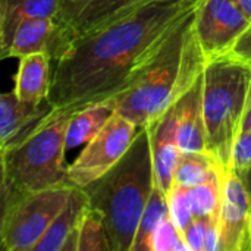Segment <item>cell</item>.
Masks as SVG:
<instances>
[{
	"label": "cell",
	"instance_id": "6da1fadb",
	"mask_svg": "<svg viewBox=\"0 0 251 251\" xmlns=\"http://www.w3.org/2000/svg\"><path fill=\"white\" fill-rule=\"evenodd\" d=\"M203 0H151L54 60L49 101L81 109L126 91Z\"/></svg>",
	"mask_w": 251,
	"mask_h": 251
},
{
	"label": "cell",
	"instance_id": "7a4b0ae2",
	"mask_svg": "<svg viewBox=\"0 0 251 251\" xmlns=\"http://www.w3.org/2000/svg\"><path fill=\"white\" fill-rule=\"evenodd\" d=\"M194 15L176 28L135 82L115 96L116 112L140 128L175 104L204 72L206 59L193 28Z\"/></svg>",
	"mask_w": 251,
	"mask_h": 251
},
{
	"label": "cell",
	"instance_id": "3957f363",
	"mask_svg": "<svg viewBox=\"0 0 251 251\" xmlns=\"http://www.w3.org/2000/svg\"><path fill=\"white\" fill-rule=\"evenodd\" d=\"M156 187L150 137L143 126L124 157L85 187L88 203L104 221L112 251H131L147 201Z\"/></svg>",
	"mask_w": 251,
	"mask_h": 251
},
{
	"label": "cell",
	"instance_id": "277c9868",
	"mask_svg": "<svg viewBox=\"0 0 251 251\" xmlns=\"http://www.w3.org/2000/svg\"><path fill=\"white\" fill-rule=\"evenodd\" d=\"M74 107H54L53 112L21 141L0 150L1 200L71 184L68 178L66 131Z\"/></svg>",
	"mask_w": 251,
	"mask_h": 251
},
{
	"label": "cell",
	"instance_id": "5b68a950",
	"mask_svg": "<svg viewBox=\"0 0 251 251\" xmlns=\"http://www.w3.org/2000/svg\"><path fill=\"white\" fill-rule=\"evenodd\" d=\"M251 99V68L231 57L207 62L203 72V115L207 153L226 175Z\"/></svg>",
	"mask_w": 251,
	"mask_h": 251
},
{
	"label": "cell",
	"instance_id": "8992f818",
	"mask_svg": "<svg viewBox=\"0 0 251 251\" xmlns=\"http://www.w3.org/2000/svg\"><path fill=\"white\" fill-rule=\"evenodd\" d=\"M72 188V184H65L4 201L0 225L1 247L7 251H34L53 219L65 207Z\"/></svg>",
	"mask_w": 251,
	"mask_h": 251
},
{
	"label": "cell",
	"instance_id": "52a82bcc",
	"mask_svg": "<svg viewBox=\"0 0 251 251\" xmlns=\"http://www.w3.org/2000/svg\"><path fill=\"white\" fill-rule=\"evenodd\" d=\"M140 129L132 121L115 112L101 131L84 146L79 156L68 165L69 182L85 188L100 179L124 157Z\"/></svg>",
	"mask_w": 251,
	"mask_h": 251
},
{
	"label": "cell",
	"instance_id": "ba28073f",
	"mask_svg": "<svg viewBox=\"0 0 251 251\" xmlns=\"http://www.w3.org/2000/svg\"><path fill=\"white\" fill-rule=\"evenodd\" d=\"M151 0H62L53 62L74 43L128 16Z\"/></svg>",
	"mask_w": 251,
	"mask_h": 251
},
{
	"label": "cell",
	"instance_id": "9c48e42d",
	"mask_svg": "<svg viewBox=\"0 0 251 251\" xmlns=\"http://www.w3.org/2000/svg\"><path fill=\"white\" fill-rule=\"evenodd\" d=\"M250 25V18L232 0H203L193 28L206 63L228 56Z\"/></svg>",
	"mask_w": 251,
	"mask_h": 251
},
{
	"label": "cell",
	"instance_id": "30bf717a",
	"mask_svg": "<svg viewBox=\"0 0 251 251\" xmlns=\"http://www.w3.org/2000/svg\"><path fill=\"white\" fill-rule=\"evenodd\" d=\"M219 229L221 251H251V200L235 169L225 175Z\"/></svg>",
	"mask_w": 251,
	"mask_h": 251
},
{
	"label": "cell",
	"instance_id": "8fae6325",
	"mask_svg": "<svg viewBox=\"0 0 251 251\" xmlns=\"http://www.w3.org/2000/svg\"><path fill=\"white\" fill-rule=\"evenodd\" d=\"M156 185L169 193L174 185V172L182 156L176 134V109L172 104L147 125Z\"/></svg>",
	"mask_w": 251,
	"mask_h": 251
},
{
	"label": "cell",
	"instance_id": "7c38bea8",
	"mask_svg": "<svg viewBox=\"0 0 251 251\" xmlns=\"http://www.w3.org/2000/svg\"><path fill=\"white\" fill-rule=\"evenodd\" d=\"M53 109L54 106L49 100L32 104L19 100L15 91L3 93L0 96V150L32 132Z\"/></svg>",
	"mask_w": 251,
	"mask_h": 251
},
{
	"label": "cell",
	"instance_id": "4fadbf2b",
	"mask_svg": "<svg viewBox=\"0 0 251 251\" xmlns=\"http://www.w3.org/2000/svg\"><path fill=\"white\" fill-rule=\"evenodd\" d=\"M178 146L182 153L207 151L203 115V74L175 103Z\"/></svg>",
	"mask_w": 251,
	"mask_h": 251
},
{
	"label": "cell",
	"instance_id": "5bb4252c",
	"mask_svg": "<svg viewBox=\"0 0 251 251\" xmlns=\"http://www.w3.org/2000/svg\"><path fill=\"white\" fill-rule=\"evenodd\" d=\"M51 62L49 53H32L19 59L13 88L19 100L32 104L49 100L53 79Z\"/></svg>",
	"mask_w": 251,
	"mask_h": 251
},
{
	"label": "cell",
	"instance_id": "9a60e30c",
	"mask_svg": "<svg viewBox=\"0 0 251 251\" xmlns=\"http://www.w3.org/2000/svg\"><path fill=\"white\" fill-rule=\"evenodd\" d=\"M62 0H0V57L10 47L18 28L38 18H57Z\"/></svg>",
	"mask_w": 251,
	"mask_h": 251
},
{
	"label": "cell",
	"instance_id": "2e32d148",
	"mask_svg": "<svg viewBox=\"0 0 251 251\" xmlns=\"http://www.w3.org/2000/svg\"><path fill=\"white\" fill-rule=\"evenodd\" d=\"M88 196L84 188L75 187L71 196L60 210V213L53 219L41 240L37 243L34 251H60L66 238L79 228L82 215L88 207Z\"/></svg>",
	"mask_w": 251,
	"mask_h": 251
},
{
	"label": "cell",
	"instance_id": "e0dca14e",
	"mask_svg": "<svg viewBox=\"0 0 251 251\" xmlns=\"http://www.w3.org/2000/svg\"><path fill=\"white\" fill-rule=\"evenodd\" d=\"M56 34H57L56 19L53 18L29 19L18 28L10 47L1 56V59L6 57L21 59L32 53H49L50 56H53Z\"/></svg>",
	"mask_w": 251,
	"mask_h": 251
},
{
	"label": "cell",
	"instance_id": "ac0fdd59",
	"mask_svg": "<svg viewBox=\"0 0 251 251\" xmlns=\"http://www.w3.org/2000/svg\"><path fill=\"white\" fill-rule=\"evenodd\" d=\"M116 112L115 97L91 103L78 109L68 125L66 149H76L90 143Z\"/></svg>",
	"mask_w": 251,
	"mask_h": 251
},
{
	"label": "cell",
	"instance_id": "d6986e66",
	"mask_svg": "<svg viewBox=\"0 0 251 251\" xmlns=\"http://www.w3.org/2000/svg\"><path fill=\"white\" fill-rule=\"evenodd\" d=\"M218 171H222L213 156L207 151L182 153L175 172L174 184L184 188H193L207 182ZM224 172V171H222Z\"/></svg>",
	"mask_w": 251,
	"mask_h": 251
},
{
	"label": "cell",
	"instance_id": "ffe728a7",
	"mask_svg": "<svg viewBox=\"0 0 251 251\" xmlns=\"http://www.w3.org/2000/svg\"><path fill=\"white\" fill-rule=\"evenodd\" d=\"M225 174L218 171L207 182L188 188V196L194 218L212 219L219 222L222 197H224Z\"/></svg>",
	"mask_w": 251,
	"mask_h": 251
},
{
	"label": "cell",
	"instance_id": "44dd1931",
	"mask_svg": "<svg viewBox=\"0 0 251 251\" xmlns=\"http://www.w3.org/2000/svg\"><path fill=\"white\" fill-rule=\"evenodd\" d=\"M169 216L171 215H169L168 194L163 193L156 185L149 201H147V206L143 212V216L140 219L137 234H135V240H134L131 251H147V244H149L151 234Z\"/></svg>",
	"mask_w": 251,
	"mask_h": 251
},
{
	"label": "cell",
	"instance_id": "7402d4cb",
	"mask_svg": "<svg viewBox=\"0 0 251 251\" xmlns=\"http://www.w3.org/2000/svg\"><path fill=\"white\" fill-rule=\"evenodd\" d=\"M78 251H112L103 216L90 204L85 209L79 224Z\"/></svg>",
	"mask_w": 251,
	"mask_h": 251
},
{
	"label": "cell",
	"instance_id": "603a6c76",
	"mask_svg": "<svg viewBox=\"0 0 251 251\" xmlns=\"http://www.w3.org/2000/svg\"><path fill=\"white\" fill-rule=\"evenodd\" d=\"M147 251H190V249L184 241L182 232L169 216L151 234Z\"/></svg>",
	"mask_w": 251,
	"mask_h": 251
},
{
	"label": "cell",
	"instance_id": "cb8c5ba5",
	"mask_svg": "<svg viewBox=\"0 0 251 251\" xmlns=\"http://www.w3.org/2000/svg\"><path fill=\"white\" fill-rule=\"evenodd\" d=\"M168 201H169L171 219L182 232L194 219V213H193V207H191V201L188 196V188L174 184L171 191L168 193Z\"/></svg>",
	"mask_w": 251,
	"mask_h": 251
},
{
	"label": "cell",
	"instance_id": "d4e9b609",
	"mask_svg": "<svg viewBox=\"0 0 251 251\" xmlns=\"http://www.w3.org/2000/svg\"><path fill=\"white\" fill-rule=\"evenodd\" d=\"M209 222L210 219L194 218L191 224L182 231L184 241L188 246L190 251H204V241Z\"/></svg>",
	"mask_w": 251,
	"mask_h": 251
},
{
	"label": "cell",
	"instance_id": "484cf974",
	"mask_svg": "<svg viewBox=\"0 0 251 251\" xmlns=\"http://www.w3.org/2000/svg\"><path fill=\"white\" fill-rule=\"evenodd\" d=\"M232 165L235 171H243L251 165V132L240 135L234 150Z\"/></svg>",
	"mask_w": 251,
	"mask_h": 251
},
{
	"label": "cell",
	"instance_id": "4316f807",
	"mask_svg": "<svg viewBox=\"0 0 251 251\" xmlns=\"http://www.w3.org/2000/svg\"><path fill=\"white\" fill-rule=\"evenodd\" d=\"M251 68V25L247 28V31L240 37L237 44L234 46L232 51L228 54Z\"/></svg>",
	"mask_w": 251,
	"mask_h": 251
},
{
	"label": "cell",
	"instance_id": "83f0119b",
	"mask_svg": "<svg viewBox=\"0 0 251 251\" xmlns=\"http://www.w3.org/2000/svg\"><path fill=\"white\" fill-rule=\"evenodd\" d=\"M204 251H221V229L219 222L212 221L207 225L206 241H204Z\"/></svg>",
	"mask_w": 251,
	"mask_h": 251
},
{
	"label": "cell",
	"instance_id": "f1b7e54d",
	"mask_svg": "<svg viewBox=\"0 0 251 251\" xmlns=\"http://www.w3.org/2000/svg\"><path fill=\"white\" fill-rule=\"evenodd\" d=\"M237 172L240 174V176H241V179H243V182L246 185V190H247L249 197H250L251 200V165L249 168H246L243 171H237Z\"/></svg>",
	"mask_w": 251,
	"mask_h": 251
},
{
	"label": "cell",
	"instance_id": "f546056e",
	"mask_svg": "<svg viewBox=\"0 0 251 251\" xmlns=\"http://www.w3.org/2000/svg\"><path fill=\"white\" fill-rule=\"evenodd\" d=\"M246 132H251V99L249 107H247V112H246V116H244L243 129H241V134H246Z\"/></svg>",
	"mask_w": 251,
	"mask_h": 251
},
{
	"label": "cell",
	"instance_id": "4dcf8cb0",
	"mask_svg": "<svg viewBox=\"0 0 251 251\" xmlns=\"http://www.w3.org/2000/svg\"><path fill=\"white\" fill-rule=\"evenodd\" d=\"M232 1L241 9L243 13H246L251 19V0H232Z\"/></svg>",
	"mask_w": 251,
	"mask_h": 251
}]
</instances>
